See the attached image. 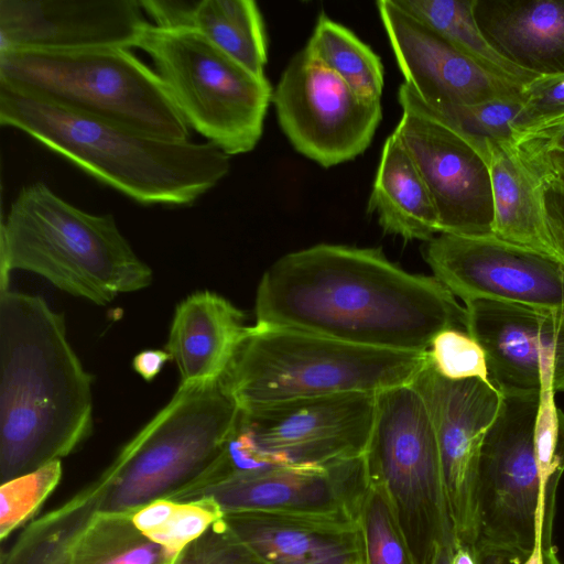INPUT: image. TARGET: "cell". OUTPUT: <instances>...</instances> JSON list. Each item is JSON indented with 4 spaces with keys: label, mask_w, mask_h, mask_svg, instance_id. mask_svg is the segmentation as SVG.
I'll use <instances>...</instances> for the list:
<instances>
[{
    "label": "cell",
    "mask_w": 564,
    "mask_h": 564,
    "mask_svg": "<svg viewBox=\"0 0 564 564\" xmlns=\"http://www.w3.org/2000/svg\"><path fill=\"white\" fill-rule=\"evenodd\" d=\"M482 156L491 183L492 235L564 263L543 205L540 173L513 141L486 139Z\"/></svg>",
    "instance_id": "603a6c76"
},
{
    "label": "cell",
    "mask_w": 564,
    "mask_h": 564,
    "mask_svg": "<svg viewBox=\"0 0 564 564\" xmlns=\"http://www.w3.org/2000/svg\"><path fill=\"white\" fill-rule=\"evenodd\" d=\"M536 170V169H535ZM542 180V197L554 237L564 250V182L536 170Z\"/></svg>",
    "instance_id": "ab89813d"
},
{
    "label": "cell",
    "mask_w": 564,
    "mask_h": 564,
    "mask_svg": "<svg viewBox=\"0 0 564 564\" xmlns=\"http://www.w3.org/2000/svg\"><path fill=\"white\" fill-rule=\"evenodd\" d=\"M367 212L386 234L406 241H430L440 234L429 188L399 137L392 132L382 147Z\"/></svg>",
    "instance_id": "d4e9b609"
},
{
    "label": "cell",
    "mask_w": 564,
    "mask_h": 564,
    "mask_svg": "<svg viewBox=\"0 0 564 564\" xmlns=\"http://www.w3.org/2000/svg\"><path fill=\"white\" fill-rule=\"evenodd\" d=\"M174 564H270L240 541L223 517L187 545Z\"/></svg>",
    "instance_id": "d590c367"
},
{
    "label": "cell",
    "mask_w": 564,
    "mask_h": 564,
    "mask_svg": "<svg viewBox=\"0 0 564 564\" xmlns=\"http://www.w3.org/2000/svg\"><path fill=\"white\" fill-rule=\"evenodd\" d=\"M223 519L270 564H361L357 520L262 511L227 512Z\"/></svg>",
    "instance_id": "ffe728a7"
},
{
    "label": "cell",
    "mask_w": 564,
    "mask_h": 564,
    "mask_svg": "<svg viewBox=\"0 0 564 564\" xmlns=\"http://www.w3.org/2000/svg\"><path fill=\"white\" fill-rule=\"evenodd\" d=\"M523 100V96H520L475 105L429 107L471 138L514 142L512 123L521 110Z\"/></svg>",
    "instance_id": "1f68e13d"
},
{
    "label": "cell",
    "mask_w": 564,
    "mask_h": 564,
    "mask_svg": "<svg viewBox=\"0 0 564 564\" xmlns=\"http://www.w3.org/2000/svg\"><path fill=\"white\" fill-rule=\"evenodd\" d=\"M474 13L507 61L540 77L564 75V0H475Z\"/></svg>",
    "instance_id": "7402d4cb"
},
{
    "label": "cell",
    "mask_w": 564,
    "mask_h": 564,
    "mask_svg": "<svg viewBox=\"0 0 564 564\" xmlns=\"http://www.w3.org/2000/svg\"><path fill=\"white\" fill-rule=\"evenodd\" d=\"M13 270L96 305L143 290L153 279L112 215L77 208L44 183L23 187L1 223V286Z\"/></svg>",
    "instance_id": "277c9868"
},
{
    "label": "cell",
    "mask_w": 564,
    "mask_h": 564,
    "mask_svg": "<svg viewBox=\"0 0 564 564\" xmlns=\"http://www.w3.org/2000/svg\"><path fill=\"white\" fill-rule=\"evenodd\" d=\"M514 143L524 154L564 152V117L519 135Z\"/></svg>",
    "instance_id": "f35d334b"
},
{
    "label": "cell",
    "mask_w": 564,
    "mask_h": 564,
    "mask_svg": "<svg viewBox=\"0 0 564 564\" xmlns=\"http://www.w3.org/2000/svg\"><path fill=\"white\" fill-rule=\"evenodd\" d=\"M176 560L134 525L131 512L97 511L72 545L68 564H174Z\"/></svg>",
    "instance_id": "83f0119b"
},
{
    "label": "cell",
    "mask_w": 564,
    "mask_h": 564,
    "mask_svg": "<svg viewBox=\"0 0 564 564\" xmlns=\"http://www.w3.org/2000/svg\"><path fill=\"white\" fill-rule=\"evenodd\" d=\"M153 24L192 29L252 74L263 77L268 39L253 0H142Z\"/></svg>",
    "instance_id": "cb8c5ba5"
},
{
    "label": "cell",
    "mask_w": 564,
    "mask_h": 564,
    "mask_svg": "<svg viewBox=\"0 0 564 564\" xmlns=\"http://www.w3.org/2000/svg\"><path fill=\"white\" fill-rule=\"evenodd\" d=\"M465 310L500 393L564 392V310L485 300Z\"/></svg>",
    "instance_id": "e0dca14e"
},
{
    "label": "cell",
    "mask_w": 564,
    "mask_h": 564,
    "mask_svg": "<svg viewBox=\"0 0 564 564\" xmlns=\"http://www.w3.org/2000/svg\"><path fill=\"white\" fill-rule=\"evenodd\" d=\"M357 524L361 564H415L390 500L380 486L369 482Z\"/></svg>",
    "instance_id": "f546056e"
},
{
    "label": "cell",
    "mask_w": 564,
    "mask_h": 564,
    "mask_svg": "<svg viewBox=\"0 0 564 564\" xmlns=\"http://www.w3.org/2000/svg\"><path fill=\"white\" fill-rule=\"evenodd\" d=\"M422 352L357 346L295 329L250 326L223 382L240 410L410 383Z\"/></svg>",
    "instance_id": "8992f818"
},
{
    "label": "cell",
    "mask_w": 564,
    "mask_h": 564,
    "mask_svg": "<svg viewBox=\"0 0 564 564\" xmlns=\"http://www.w3.org/2000/svg\"><path fill=\"white\" fill-rule=\"evenodd\" d=\"M137 48L152 59L182 118L228 156L261 139L273 89L203 34L148 23Z\"/></svg>",
    "instance_id": "ba28073f"
},
{
    "label": "cell",
    "mask_w": 564,
    "mask_h": 564,
    "mask_svg": "<svg viewBox=\"0 0 564 564\" xmlns=\"http://www.w3.org/2000/svg\"><path fill=\"white\" fill-rule=\"evenodd\" d=\"M0 123L29 134L140 204L191 205L230 170V156L209 142L141 132L57 107L2 83Z\"/></svg>",
    "instance_id": "3957f363"
},
{
    "label": "cell",
    "mask_w": 564,
    "mask_h": 564,
    "mask_svg": "<svg viewBox=\"0 0 564 564\" xmlns=\"http://www.w3.org/2000/svg\"><path fill=\"white\" fill-rule=\"evenodd\" d=\"M523 105L513 123V139L564 117V75L539 77L522 93Z\"/></svg>",
    "instance_id": "8d00e7d4"
},
{
    "label": "cell",
    "mask_w": 564,
    "mask_h": 564,
    "mask_svg": "<svg viewBox=\"0 0 564 564\" xmlns=\"http://www.w3.org/2000/svg\"><path fill=\"white\" fill-rule=\"evenodd\" d=\"M451 564H477L475 551L469 546L456 545Z\"/></svg>",
    "instance_id": "7bdbcfd3"
},
{
    "label": "cell",
    "mask_w": 564,
    "mask_h": 564,
    "mask_svg": "<svg viewBox=\"0 0 564 564\" xmlns=\"http://www.w3.org/2000/svg\"><path fill=\"white\" fill-rule=\"evenodd\" d=\"M167 360H171V357L165 349H145L133 358L132 367L144 380L151 381L161 372Z\"/></svg>",
    "instance_id": "60d3db41"
},
{
    "label": "cell",
    "mask_w": 564,
    "mask_h": 564,
    "mask_svg": "<svg viewBox=\"0 0 564 564\" xmlns=\"http://www.w3.org/2000/svg\"><path fill=\"white\" fill-rule=\"evenodd\" d=\"M427 355L434 370L446 379L490 381L485 351L466 330L449 328L438 333Z\"/></svg>",
    "instance_id": "d6a6232c"
},
{
    "label": "cell",
    "mask_w": 564,
    "mask_h": 564,
    "mask_svg": "<svg viewBox=\"0 0 564 564\" xmlns=\"http://www.w3.org/2000/svg\"><path fill=\"white\" fill-rule=\"evenodd\" d=\"M100 490L94 480L59 507L31 521L1 564H68L72 545L99 510Z\"/></svg>",
    "instance_id": "484cf974"
},
{
    "label": "cell",
    "mask_w": 564,
    "mask_h": 564,
    "mask_svg": "<svg viewBox=\"0 0 564 564\" xmlns=\"http://www.w3.org/2000/svg\"><path fill=\"white\" fill-rule=\"evenodd\" d=\"M223 516L220 508L210 498L176 501L167 521L148 538L178 557L187 545L203 535Z\"/></svg>",
    "instance_id": "e575fe53"
},
{
    "label": "cell",
    "mask_w": 564,
    "mask_h": 564,
    "mask_svg": "<svg viewBox=\"0 0 564 564\" xmlns=\"http://www.w3.org/2000/svg\"><path fill=\"white\" fill-rule=\"evenodd\" d=\"M555 392L542 389L534 427L541 478L546 494L556 497L564 471V413L554 401Z\"/></svg>",
    "instance_id": "836d02e7"
},
{
    "label": "cell",
    "mask_w": 564,
    "mask_h": 564,
    "mask_svg": "<svg viewBox=\"0 0 564 564\" xmlns=\"http://www.w3.org/2000/svg\"><path fill=\"white\" fill-rule=\"evenodd\" d=\"M376 6L403 83L427 106L522 96L524 88L486 72L397 0H380Z\"/></svg>",
    "instance_id": "ac0fdd59"
},
{
    "label": "cell",
    "mask_w": 564,
    "mask_h": 564,
    "mask_svg": "<svg viewBox=\"0 0 564 564\" xmlns=\"http://www.w3.org/2000/svg\"><path fill=\"white\" fill-rule=\"evenodd\" d=\"M453 551H454V547H452V546H448V545L442 546L438 550L433 564H451Z\"/></svg>",
    "instance_id": "ee69618b"
},
{
    "label": "cell",
    "mask_w": 564,
    "mask_h": 564,
    "mask_svg": "<svg viewBox=\"0 0 564 564\" xmlns=\"http://www.w3.org/2000/svg\"><path fill=\"white\" fill-rule=\"evenodd\" d=\"M410 384L421 395L433 425L456 545L474 549L478 454L498 414L501 393L490 381L478 378L446 379L430 359Z\"/></svg>",
    "instance_id": "9a60e30c"
},
{
    "label": "cell",
    "mask_w": 564,
    "mask_h": 564,
    "mask_svg": "<svg viewBox=\"0 0 564 564\" xmlns=\"http://www.w3.org/2000/svg\"><path fill=\"white\" fill-rule=\"evenodd\" d=\"M0 83L57 107L164 139L189 128L154 69L130 48L0 53Z\"/></svg>",
    "instance_id": "52a82bcc"
},
{
    "label": "cell",
    "mask_w": 564,
    "mask_h": 564,
    "mask_svg": "<svg viewBox=\"0 0 564 564\" xmlns=\"http://www.w3.org/2000/svg\"><path fill=\"white\" fill-rule=\"evenodd\" d=\"M369 478L364 456L324 466L232 471L175 501L210 498L223 511H262L357 520Z\"/></svg>",
    "instance_id": "2e32d148"
},
{
    "label": "cell",
    "mask_w": 564,
    "mask_h": 564,
    "mask_svg": "<svg viewBox=\"0 0 564 564\" xmlns=\"http://www.w3.org/2000/svg\"><path fill=\"white\" fill-rule=\"evenodd\" d=\"M424 258L436 278L465 304L497 301L564 310V263L494 235L438 234Z\"/></svg>",
    "instance_id": "5bb4252c"
},
{
    "label": "cell",
    "mask_w": 564,
    "mask_h": 564,
    "mask_svg": "<svg viewBox=\"0 0 564 564\" xmlns=\"http://www.w3.org/2000/svg\"><path fill=\"white\" fill-rule=\"evenodd\" d=\"M66 330L43 297L1 286V484L61 460L93 430V376Z\"/></svg>",
    "instance_id": "7a4b0ae2"
},
{
    "label": "cell",
    "mask_w": 564,
    "mask_h": 564,
    "mask_svg": "<svg viewBox=\"0 0 564 564\" xmlns=\"http://www.w3.org/2000/svg\"><path fill=\"white\" fill-rule=\"evenodd\" d=\"M304 50L357 95L380 100L384 85L381 58L354 32L326 13H319Z\"/></svg>",
    "instance_id": "f1b7e54d"
},
{
    "label": "cell",
    "mask_w": 564,
    "mask_h": 564,
    "mask_svg": "<svg viewBox=\"0 0 564 564\" xmlns=\"http://www.w3.org/2000/svg\"><path fill=\"white\" fill-rule=\"evenodd\" d=\"M272 104L293 148L323 167L364 153L382 119L380 100L357 95L304 48L283 70Z\"/></svg>",
    "instance_id": "4fadbf2b"
},
{
    "label": "cell",
    "mask_w": 564,
    "mask_h": 564,
    "mask_svg": "<svg viewBox=\"0 0 564 564\" xmlns=\"http://www.w3.org/2000/svg\"><path fill=\"white\" fill-rule=\"evenodd\" d=\"M394 133L414 161L431 194L440 234L492 235L490 175L484 159L486 139L471 138L431 109L404 83Z\"/></svg>",
    "instance_id": "7c38bea8"
},
{
    "label": "cell",
    "mask_w": 564,
    "mask_h": 564,
    "mask_svg": "<svg viewBox=\"0 0 564 564\" xmlns=\"http://www.w3.org/2000/svg\"><path fill=\"white\" fill-rule=\"evenodd\" d=\"M477 564H562L553 546H536L531 552L498 546H476Z\"/></svg>",
    "instance_id": "74e56055"
},
{
    "label": "cell",
    "mask_w": 564,
    "mask_h": 564,
    "mask_svg": "<svg viewBox=\"0 0 564 564\" xmlns=\"http://www.w3.org/2000/svg\"><path fill=\"white\" fill-rule=\"evenodd\" d=\"M140 0H0V53L15 50L137 47Z\"/></svg>",
    "instance_id": "d6986e66"
},
{
    "label": "cell",
    "mask_w": 564,
    "mask_h": 564,
    "mask_svg": "<svg viewBox=\"0 0 564 564\" xmlns=\"http://www.w3.org/2000/svg\"><path fill=\"white\" fill-rule=\"evenodd\" d=\"M254 314L258 326L395 351H426L438 333L466 330L465 306L436 278L405 271L379 248L330 243L273 262Z\"/></svg>",
    "instance_id": "6da1fadb"
},
{
    "label": "cell",
    "mask_w": 564,
    "mask_h": 564,
    "mask_svg": "<svg viewBox=\"0 0 564 564\" xmlns=\"http://www.w3.org/2000/svg\"><path fill=\"white\" fill-rule=\"evenodd\" d=\"M240 416L223 380L180 384L164 405L96 479L99 512H131L175 500L221 462Z\"/></svg>",
    "instance_id": "5b68a950"
},
{
    "label": "cell",
    "mask_w": 564,
    "mask_h": 564,
    "mask_svg": "<svg viewBox=\"0 0 564 564\" xmlns=\"http://www.w3.org/2000/svg\"><path fill=\"white\" fill-rule=\"evenodd\" d=\"M375 397L348 393L240 410L221 473L265 466H324L364 456Z\"/></svg>",
    "instance_id": "8fae6325"
},
{
    "label": "cell",
    "mask_w": 564,
    "mask_h": 564,
    "mask_svg": "<svg viewBox=\"0 0 564 564\" xmlns=\"http://www.w3.org/2000/svg\"><path fill=\"white\" fill-rule=\"evenodd\" d=\"M522 154L534 169L550 173L564 182V152L551 151L536 154Z\"/></svg>",
    "instance_id": "b9f144b4"
},
{
    "label": "cell",
    "mask_w": 564,
    "mask_h": 564,
    "mask_svg": "<svg viewBox=\"0 0 564 564\" xmlns=\"http://www.w3.org/2000/svg\"><path fill=\"white\" fill-rule=\"evenodd\" d=\"M249 328L243 313L215 292H194L181 301L165 345L180 384L223 379Z\"/></svg>",
    "instance_id": "44dd1931"
},
{
    "label": "cell",
    "mask_w": 564,
    "mask_h": 564,
    "mask_svg": "<svg viewBox=\"0 0 564 564\" xmlns=\"http://www.w3.org/2000/svg\"><path fill=\"white\" fill-rule=\"evenodd\" d=\"M489 74L524 88L539 78L502 57L486 40L475 18V0H397Z\"/></svg>",
    "instance_id": "4316f807"
},
{
    "label": "cell",
    "mask_w": 564,
    "mask_h": 564,
    "mask_svg": "<svg viewBox=\"0 0 564 564\" xmlns=\"http://www.w3.org/2000/svg\"><path fill=\"white\" fill-rule=\"evenodd\" d=\"M62 478L61 460L0 484V538L6 540L24 523L56 488Z\"/></svg>",
    "instance_id": "4dcf8cb0"
},
{
    "label": "cell",
    "mask_w": 564,
    "mask_h": 564,
    "mask_svg": "<svg viewBox=\"0 0 564 564\" xmlns=\"http://www.w3.org/2000/svg\"><path fill=\"white\" fill-rule=\"evenodd\" d=\"M540 393H501L478 454L475 547L552 546L555 497L543 488L534 442Z\"/></svg>",
    "instance_id": "30bf717a"
},
{
    "label": "cell",
    "mask_w": 564,
    "mask_h": 564,
    "mask_svg": "<svg viewBox=\"0 0 564 564\" xmlns=\"http://www.w3.org/2000/svg\"><path fill=\"white\" fill-rule=\"evenodd\" d=\"M364 458L369 482L386 491L415 564H433L442 546L455 549L435 433L410 383L376 394Z\"/></svg>",
    "instance_id": "9c48e42d"
}]
</instances>
